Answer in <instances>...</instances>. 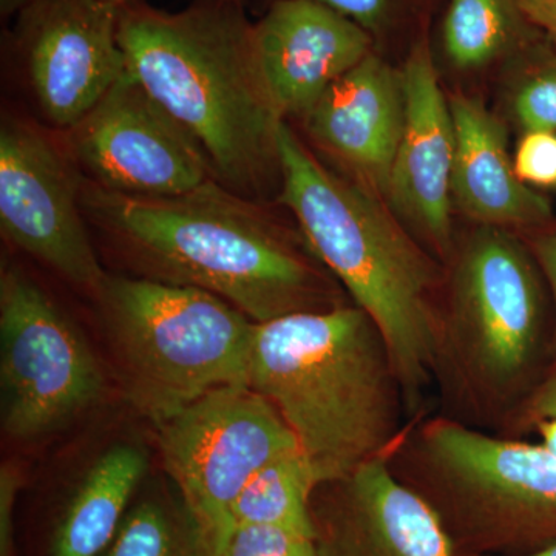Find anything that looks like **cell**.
Returning <instances> with one entry per match:
<instances>
[{
    "instance_id": "8992f818",
    "label": "cell",
    "mask_w": 556,
    "mask_h": 556,
    "mask_svg": "<svg viewBox=\"0 0 556 556\" xmlns=\"http://www.w3.org/2000/svg\"><path fill=\"white\" fill-rule=\"evenodd\" d=\"M388 466L441 519L456 556H526L556 544V455L543 444L427 413Z\"/></svg>"
},
{
    "instance_id": "d4e9b609",
    "label": "cell",
    "mask_w": 556,
    "mask_h": 556,
    "mask_svg": "<svg viewBox=\"0 0 556 556\" xmlns=\"http://www.w3.org/2000/svg\"><path fill=\"white\" fill-rule=\"evenodd\" d=\"M556 415V371L543 380L540 387L527 399L517 417L511 420L503 437L517 438L522 431L536 428L538 424Z\"/></svg>"
},
{
    "instance_id": "4fadbf2b",
    "label": "cell",
    "mask_w": 556,
    "mask_h": 556,
    "mask_svg": "<svg viewBox=\"0 0 556 556\" xmlns=\"http://www.w3.org/2000/svg\"><path fill=\"white\" fill-rule=\"evenodd\" d=\"M402 79L405 126L386 201L424 247L445 262L455 248L452 225L455 126L426 40H419L409 51Z\"/></svg>"
},
{
    "instance_id": "ffe728a7",
    "label": "cell",
    "mask_w": 556,
    "mask_h": 556,
    "mask_svg": "<svg viewBox=\"0 0 556 556\" xmlns=\"http://www.w3.org/2000/svg\"><path fill=\"white\" fill-rule=\"evenodd\" d=\"M318 486L316 473L300 450L278 457L244 486L230 507L228 527L280 526L316 538L311 504Z\"/></svg>"
},
{
    "instance_id": "ba28073f",
    "label": "cell",
    "mask_w": 556,
    "mask_h": 556,
    "mask_svg": "<svg viewBox=\"0 0 556 556\" xmlns=\"http://www.w3.org/2000/svg\"><path fill=\"white\" fill-rule=\"evenodd\" d=\"M104 376L76 325L17 268L0 276V420L7 437L54 433L97 405Z\"/></svg>"
},
{
    "instance_id": "2e32d148",
    "label": "cell",
    "mask_w": 556,
    "mask_h": 556,
    "mask_svg": "<svg viewBox=\"0 0 556 556\" xmlns=\"http://www.w3.org/2000/svg\"><path fill=\"white\" fill-rule=\"evenodd\" d=\"M311 139L380 199L405 126V90L397 72L369 53L336 80L306 113Z\"/></svg>"
},
{
    "instance_id": "ac0fdd59",
    "label": "cell",
    "mask_w": 556,
    "mask_h": 556,
    "mask_svg": "<svg viewBox=\"0 0 556 556\" xmlns=\"http://www.w3.org/2000/svg\"><path fill=\"white\" fill-rule=\"evenodd\" d=\"M149 457L134 444H116L89 468L58 526L51 556H98L112 544Z\"/></svg>"
},
{
    "instance_id": "d6a6232c",
    "label": "cell",
    "mask_w": 556,
    "mask_h": 556,
    "mask_svg": "<svg viewBox=\"0 0 556 556\" xmlns=\"http://www.w3.org/2000/svg\"><path fill=\"white\" fill-rule=\"evenodd\" d=\"M104 2H110V3H113V5L123 7V5H127V3L137 2V0H104Z\"/></svg>"
},
{
    "instance_id": "5b68a950",
    "label": "cell",
    "mask_w": 556,
    "mask_h": 556,
    "mask_svg": "<svg viewBox=\"0 0 556 556\" xmlns=\"http://www.w3.org/2000/svg\"><path fill=\"white\" fill-rule=\"evenodd\" d=\"M444 263L431 367L439 415L503 437L536 390L544 336L540 266L510 230L490 226L455 244Z\"/></svg>"
},
{
    "instance_id": "6da1fadb",
    "label": "cell",
    "mask_w": 556,
    "mask_h": 556,
    "mask_svg": "<svg viewBox=\"0 0 556 556\" xmlns=\"http://www.w3.org/2000/svg\"><path fill=\"white\" fill-rule=\"evenodd\" d=\"M80 203L149 278L203 289L255 324L339 305L327 277L288 233L218 179L170 199H138L84 181Z\"/></svg>"
},
{
    "instance_id": "d6986e66",
    "label": "cell",
    "mask_w": 556,
    "mask_h": 556,
    "mask_svg": "<svg viewBox=\"0 0 556 556\" xmlns=\"http://www.w3.org/2000/svg\"><path fill=\"white\" fill-rule=\"evenodd\" d=\"M532 28L519 0H450L442 39L450 62L470 70L522 49Z\"/></svg>"
},
{
    "instance_id": "4dcf8cb0",
    "label": "cell",
    "mask_w": 556,
    "mask_h": 556,
    "mask_svg": "<svg viewBox=\"0 0 556 556\" xmlns=\"http://www.w3.org/2000/svg\"><path fill=\"white\" fill-rule=\"evenodd\" d=\"M30 3L31 0H0V11L3 17H10L13 14H21Z\"/></svg>"
},
{
    "instance_id": "cb8c5ba5",
    "label": "cell",
    "mask_w": 556,
    "mask_h": 556,
    "mask_svg": "<svg viewBox=\"0 0 556 556\" xmlns=\"http://www.w3.org/2000/svg\"><path fill=\"white\" fill-rule=\"evenodd\" d=\"M514 164L521 181L536 186H555V131H526L525 138L519 142Z\"/></svg>"
},
{
    "instance_id": "44dd1931",
    "label": "cell",
    "mask_w": 556,
    "mask_h": 556,
    "mask_svg": "<svg viewBox=\"0 0 556 556\" xmlns=\"http://www.w3.org/2000/svg\"><path fill=\"white\" fill-rule=\"evenodd\" d=\"M181 547L178 527L166 507L144 501L126 515L105 556H181Z\"/></svg>"
},
{
    "instance_id": "f1b7e54d",
    "label": "cell",
    "mask_w": 556,
    "mask_h": 556,
    "mask_svg": "<svg viewBox=\"0 0 556 556\" xmlns=\"http://www.w3.org/2000/svg\"><path fill=\"white\" fill-rule=\"evenodd\" d=\"M527 20L556 46V0H519Z\"/></svg>"
},
{
    "instance_id": "7c38bea8",
    "label": "cell",
    "mask_w": 556,
    "mask_h": 556,
    "mask_svg": "<svg viewBox=\"0 0 556 556\" xmlns=\"http://www.w3.org/2000/svg\"><path fill=\"white\" fill-rule=\"evenodd\" d=\"M119 10L104 0H31L20 14L33 94L58 129H73L126 75Z\"/></svg>"
},
{
    "instance_id": "484cf974",
    "label": "cell",
    "mask_w": 556,
    "mask_h": 556,
    "mask_svg": "<svg viewBox=\"0 0 556 556\" xmlns=\"http://www.w3.org/2000/svg\"><path fill=\"white\" fill-rule=\"evenodd\" d=\"M22 485V470L17 464L3 463L0 467V556H14L13 511Z\"/></svg>"
},
{
    "instance_id": "9c48e42d",
    "label": "cell",
    "mask_w": 556,
    "mask_h": 556,
    "mask_svg": "<svg viewBox=\"0 0 556 556\" xmlns=\"http://www.w3.org/2000/svg\"><path fill=\"white\" fill-rule=\"evenodd\" d=\"M159 430L164 468L206 554L228 527L230 507L248 482L273 460L300 450L276 407L248 386L217 388Z\"/></svg>"
},
{
    "instance_id": "1f68e13d",
    "label": "cell",
    "mask_w": 556,
    "mask_h": 556,
    "mask_svg": "<svg viewBox=\"0 0 556 556\" xmlns=\"http://www.w3.org/2000/svg\"><path fill=\"white\" fill-rule=\"evenodd\" d=\"M526 556H556V544H555V546L544 548V551L536 552V554L526 555Z\"/></svg>"
},
{
    "instance_id": "603a6c76",
    "label": "cell",
    "mask_w": 556,
    "mask_h": 556,
    "mask_svg": "<svg viewBox=\"0 0 556 556\" xmlns=\"http://www.w3.org/2000/svg\"><path fill=\"white\" fill-rule=\"evenodd\" d=\"M511 110L526 131L556 130V56H540L511 98Z\"/></svg>"
},
{
    "instance_id": "e0dca14e",
    "label": "cell",
    "mask_w": 556,
    "mask_h": 556,
    "mask_svg": "<svg viewBox=\"0 0 556 556\" xmlns=\"http://www.w3.org/2000/svg\"><path fill=\"white\" fill-rule=\"evenodd\" d=\"M448 102L456 141L453 203L468 218L490 228L546 225L551 203L519 179L503 121L479 98L455 94Z\"/></svg>"
},
{
    "instance_id": "4316f807",
    "label": "cell",
    "mask_w": 556,
    "mask_h": 556,
    "mask_svg": "<svg viewBox=\"0 0 556 556\" xmlns=\"http://www.w3.org/2000/svg\"><path fill=\"white\" fill-rule=\"evenodd\" d=\"M348 20L356 22L364 30H378L386 20L390 0H317Z\"/></svg>"
},
{
    "instance_id": "52a82bcc",
    "label": "cell",
    "mask_w": 556,
    "mask_h": 556,
    "mask_svg": "<svg viewBox=\"0 0 556 556\" xmlns=\"http://www.w3.org/2000/svg\"><path fill=\"white\" fill-rule=\"evenodd\" d=\"M126 397L156 427L204 394L249 387L255 321L203 289L108 276L93 298Z\"/></svg>"
},
{
    "instance_id": "8fae6325",
    "label": "cell",
    "mask_w": 556,
    "mask_h": 556,
    "mask_svg": "<svg viewBox=\"0 0 556 556\" xmlns=\"http://www.w3.org/2000/svg\"><path fill=\"white\" fill-rule=\"evenodd\" d=\"M70 159L31 124L3 121L0 229L11 244L94 298L109 274L87 233L83 178Z\"/></svg>"
},
{
    "instance_id": "83f0119b",
    "label": "cell",
    "mask_w": 556,
    "mask_h": 556,
    "mask_svg": "<svg viewBox=\"0 0 556 556\" xmlns=\"http://www.w3.org/2000/svg\"><path fill=\"white\" fill-rule=\"evenodd\" d=\"M533 257H535L541 273L548 283L554 298L555 305V324H554V365L556 369V228L544 230L538 233L532 241Z\"/></svg>"
},
{
    "instance_id": "f546056e",
    "label": "cell",
    "mask_w": 556,
    "mask_h": 556,
    "mask_svg": "<svg viewBox=\"0 0 556 556\" xmlns=\"http://www.w3.org/2000/svg\"><path fill=\"white\" fill-rule=\"evenodd\" d=\"M535 430L540 433L541 444L556 455V415L538 424Z\"/></svg>"
},
{
    "instance_id": "7402d4cb",
    "label": "cell",
    "mask_w": 556,
    "mask_h": 556,
    "mask_svg": "<svg viewBox=\"0 0 556 556\" xmlns=\"http://www.w3.org/2000/svg\"><path fill=\"white\" fill-rule=\"evenodd\" d=\"M207 556H318L316 538L280 526L233 525Z\"/></svg>"
},
{
    "instance_id": "30bf717a",
    "label": "cell",
    "mask_w": 556,
    "mask_h": 556,
    "mask_svg": "<svg viewBox=\"0 0 556 556\" xmlns=\"http://www.w3.org/2000/svg\"><path fill=\"white\" fill-rule=\"evenodd\" d=\"M70 156L110 192L170 199L217 179L206 153L127 70L68 130Z\"/></svg>"
},
{
    "instance_id": "5bb4252c",
    "label": "cell",
    "mask_w": 556,
    "mask_h": 556,
    "mask_svg": "<svg viewBox=\"0 0 556 556\" xmlns=\"http://www.w3.org/2000/svg\"><path fill=\"white\" fill-rule=\"evenodd\" d=\"M320 486L327 500L311 504L318 556H456L433 508L399 481L387 457Z\"/></svg>"
},
{
    "instance_id": "7a4b0ae2",
    "label": "cell",
    "mask_w": 556,
    "mask_h": 556,
    "mask_svg": "<svg viewBox=\"0 0 556 556\" xmlns=\"http://www.w3.org/2000/svg\"><path fill=\"white\" fill-rule=\"evenodd\" d=\"M249 387L283 417L320 485L390 455L412 420L387 340L356 305L255 324Z\"/></svg>"
},
{
    "instance_id": "3957f363",
    "label": "cell",
    "mask_w": 556,
    "mask_h": 556,
    "mask_svg": "<svg viewBox=\"0 0 556 556\" xmlns=\"http://www.w3.org/2000/svg\"><path fill=\"white\" fill-rule=\"evenodd\" d=\"M280 201L311 252L371 317L396 365L409 419L427 413L445 270L387 201L340 178L287 123L277 134Z\"/></svg>"
},
{
    "instance_id": "9a60e30c",
    "label": "cell",
    "mask_w": 556,
    "mask_h": 556,
    "mask_svg": "<svg viewBox=\"0 0 556 556\" xmlns=\"http://www.w3.org/2000/svg\"><path fill=\"white\" fill-rule=\"evenodd\" d=\"M252 42L260 76L283 121L305 116L371 53L367 30L317 0H277L254 24Z\"/></svg>"
},
{
    "instance_id": "277c9868",
    "label": "cell",
    "mask_w": 556,
    "mask_h": 556,
    "mask_svg": "<svg viewBox=\"0 0 556 556\" xmlns=\"http://www.w3.org/2000/svg\"><path fill=\"white\" fill-rule=\"evenodd\" d=\"M254 24L233 0L179 13L127 3L118 39L127 70L195 138L223 186L251 199L278 167L274 109L255 62Z\"/></svg>"
}]
</instances>
